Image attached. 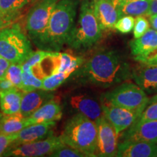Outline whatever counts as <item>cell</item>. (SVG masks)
<instances>
[{"label":"cell","instance_id":"30bf717a","mask_svg":"<svg viewBox=\"0 0 157 157\" xmlns=\"http://www.w3.org/2000/svg\"><path fill=\"white\" fill-rule=\"evenodd\" d=\"M97 125V148L95 156L101 157L117 156L119 135L114 127L102 116L95 121Z\"/></svg>","mask_w":157,"mask_h":157},{"label":"cell","instance_id":"ffe728a7","mask_svg":"<svg viewBox=\"0 0 157 157\" xmlns=\"http://www.w3.org/2000/svg\"><path fill=\"white\" fill-rule=\"evenodd\" d=\"M33 124L29 117H24L21 113L4 114L0 119V133L7 135L15 134L23 128Z\"/></svg>","mask_w":157,"mask_h":157},{"label":"cell","instance_id":"e575fe53","mask_svg":"<svg viewBox=\"0 0 157 157\" xmlns=\"http://www.w3.org/2000/svg\"><path fill=\"white\" fill-rule=\"evenodd\" d=\"M11 63L8 61L7 59L0 56V78H5L6 72L8 69Z\"/></svg>","mask_w":157,"mask_h":157},{"label":"cell","instance_id":"ab89813d","mask_svg":"<svg viewBox=\"0 0 157 157\" xmlns=\"http://www.w3.org/2000/svg\"><path fill=\"white\" fill-rule=\"evenodd\" d=\"M156 101H157V93L154 96H153L151 98H150V99H149L148 104L154 103V102H156Z\"/></svg>","mask_w":157,"mask_h":157},{"label":"cell","instance_id":"2e32d148","mask_svg":"<svg viewBox=\"0 0 157 157\" xmlns=\"http://www.w3.org/2000/svg\"><path fill=\"white\" fill-rule=\"evenodd\" d=\"M117 157H157V143L143 141H121Z\"/></svg>","mask_w":157,"mask_h":157},{"label":"cell","instance_id":"8d00e7d4","mask_svg":"<svg viewBox=\"0 0 157 157\" xmlns=\"http://www.w3.org/2000/svg\"><path fill=\"white\" fill-rule=\"evenodd\" d=\"M157 14V0H151L150 6H149V9L148 13L146 16H151L153 15Z\"/></svg>","mask_w":157,"mask_h":157},{"label":"cell","instance_id":"d6986e66","mask_svg":"<svg viewBox=\"0 0 157 157\" xmlns=\"http://www.w3.org/2000/svg\"><path fill=\"white\" fill-rule=\"evenodd\" d=\"M63 110L61 105L54 98L42 105L32 115L29 117L31 122L34 124L50 122L59 121L62 118Z\"/></svg>","mask_w":157,"mask_h":157},{"label":"cell","instance_id":"7a4b0ae2","mask_svg":"<svg viewBox=\"0 0 157 157\" xmlns=\"http://www.w3.org/2000/svg\"><path fill=\"white\" fill-rule=\"evenodd\" d=\"M78 5V0H60L57 2L38 48L58 52L67 43L75 25Z\"/></svg>","mask_w":157,"mask_h":157},{"label":"cell","instance_id":"f35d334b","mask_svg":"<svg viewBox=\"0 0 157 157\" xmlns=\"http://www.w3.org/2000/svg\"><path fill=\"white\" fill-rule=\"evenodd\" d=\"M129 1H132V0H112L113 3L114 4V5L116 7H118L119 5H121V4L127 2H129Z\"/></svg>","mask_w":157,"mask_h":157},{"label":"cell","instance_id":"d590c367","mask_svg":"<svg viewBox=\"0 0 157 157\" xmlns=\"http://www.w3.org/2000/svg\"><path fill=\"white\" fill-rule=\"evenodd\" d=\"M14 88L16 87L8 79H7L5 77L0 78V93L8 91V90L14 89Z\"/></svg>","mask_w":157,"mask_h":157},{"label":"cell","instance_id":"4dcf8cb0","mask_svg":"<svg viewBox=\"0 0 157 157\" xmlns=\"http://www.w3.org/2000/svg\"><path fill=\"white\" fill-rule=\"evenodd\" d=\"M148 105V106L146 107V109L143 110V112L140 113L136 122L157 120V101Z\"/></svg>","mask_w":157,"mask_h":157},{"label":"cell","instance_id":"9c48e42d","mask_svg":"<svg viewBox=\"0 0 157 157\" xmlns=\"http://www.w3.org/2000/svg\"><path fill=\"white\" fill-rule=\"evenodd\" d=\"M103 109V116L114 127L118 135L124 132L136 122L140 115V112L117 106L103 98L100 99Z\"/></svg>","mask_w":157,"mask_h":157},{"label":"cell","instance_id":"60d3db41","mask_svg":"<svg viewBox=\"0 0 157 157\" xmlns=\"http://www.w3.org/2000/svg\"><path fill=\"white\" fill-rule=\"evenodd\" d=\"M3 117V113H0V119H2V117Z\"/></svg>","mask_w":157,"mask_h":157},{"label":"cell","instance_id":"6da1fadb","mask_svg":"<svg viewBox=\"0 0 157 157\" xmlns=\"http://www.w3.org/2000/svg\"><path fill=\"white\" fill-rule=\"evenodd\" d=\"M81 73L85 81L105 89L132 78L129 63L116 51L108 50L98 51L93 55L84 64Z\"/></svg>","mask_w":157,"mask_h":157},{"label":"cell","instance_id":"277c9868","mask_svg":"<svg viewBox=\"0 0 157 157\" xmlns=\"http://www.w3.org/2000/svg\"><path fill=\"white\" fill-rule=\"evenodd\" d=\"M102 35L103 31L94 13L93 0H83L77 23L74 25L66 44L75 50H85L98 43Z\"/></svg>","mask_w":157,"mask_h":157},{"label":"cell","instance_id":"d4e9b609","mask_svg":"<svg viewBox=\"0 0 157 157\" xmlns=\"http://www.w3.org/2000/svg\"><path fill=\"white\" fill-rule=\"evenodd\" d=\"M22 73L23 69L21 64L11 63L6 72L5 78L15 87L21 90L22 87Z\"/></svg>","mask_w":157,"mask_h":157},{"label":"cell","instance_id":"7402d4cb","mask_svg":"<svg viewBox=\"0 0 157 157\" xmlns=\"http://www.w3.org/2000/svg\"><path fill=\"white\" fill-rule=\"evenodd\" d=\"M151 0H132L127 2L117 7L119 17L131 15L137 17L139 15L146 16L148 13Z\"/></svg>","mask_w":157,"mask_h":157},{"label":"cell","instance_id":"44dd1931","mask_svg":"<svg viewBox=\"0 0 157 157\" xmlns=\"http://www.w3.org/2000/svg\"><path fill=\"white\" fill-rule=\"evenodd\" d=\"M22 91L14 88L0 93V108L3 114L21 113Z\"/></svg>","mask_w":157,"mask_h":157},{"label":"cell","instance_id":"e0dca14e","mask_svg":"<svg viewBox=\"0 0 157 157\" xmlns=\"http://www.w3.org/2000/svg\"><path fill=\"white\" fill-rule=\"evenodd\" d=\"M54 96L50 91L42 89L29 92H22L21 103V113L24 117H29L50 100Z\"/></svg>","mask_w":157,"mask_h":157},{"label":"cell","instance_id":"74e56055","mask_svg":"<svg viewBox=\"0 0 157 157\" xmlns=\"http://www.w3.org/2000/svg\"><path fill=\"white\" fill-rule=\"evenodd\" d=\"M148 21L153 29L157 31V14L153 15L148 17Z\"/></svg>","mask_w":157,"mask_h":157},{"label":"cell","instance_id":"f1b7e54d","mask_svg":"<svg viewBox=\"0 0 157 157\" xmlns=\"http://www.w3.org/2000/svg\"><path fill=\"white\" fill-rule=\"evenodd\" d=\"M150 29V23L144 15H139L135 18L133 36L135 39L140 38Z\"/></svg>","mask_w":157,"mask_h":157},{"label":"cell","instance_id":"cb8c5ba5","mask_svg":"<svg viewBox=\"0 0 157 157\" xmlns=\"http://www.w3.org/2000/svg\"><path fill=\"white\" fill-rule=\"evenodd\" d=\"M42 79L34 75L31 72L23 71L22 73V92H29L34 90L42 89Z\"/></svg>","mask_w":157,"mask_h":157},{"label":"cell","instance_id":"1f68e13d","mask_svg":"<svg viewBox=\"0 0 157 157\" xmlns=\"http://www.w3.org/2000/svg\"><path fill=\"white\" fill-rule=\"evenodd\" d=\"M15 134L7 135L0 133V156L8 149L15 141Z\"/></svg>","mask_w":157,"mask_h":157},{"label":"cell","instance_id":"4fadbf2b","mask_svg":"<svg viewBox=\"0 0 157 157\" xmlns=\"http://www.w3.org/2000/svg\"><path fill=\"white\" fill-rule=\"evenodd\" d=\"M131 77L147 94L157 93V65L140 63L132 68Z\"/></svg>","mask_w":157,"mask_h":157},{"label":"cell","instance_id":"4316f807","mask_svg":"<svg viewBox=\"0 0 157 157\" xmlns=\"http://www.w3.org/2000/svg\"><path fill=\"white\" fill-rule=\"evenodd\" d=\"M52 51L48 50H37L36 52H32L28 57V58L21 63V67L23 71L31 72V69L34 66L39 64L44 58L50 55Z\"/></svg>","mask_w":157,"mask_h":157},{"label":"cell","instance_id":"ba28073f","mask_svg":"<svg viewBox=\"0 0 157 157\" xmlns=\"http://www.w3.org/2000/svg\"><path fill=\"white\" fill-rule=\"evenodd\" d=\"M60 137L51 136L35 142L12 147L4 153L2 156L37 157L50 156L57 149L65 146Z\"/></svg>","mask_w":157,"mask_h":157},{"label":"cell","instance_id":"603a6c76","mask_svg":"<svg viewBox=\"0 0 157 157\" xmlns=\"http://www.w3.org/2000/svg\"><path fill=\"white\" fill-rule=\"evenodd\" d=\"M72 74L73 73L71 72H62L46 76L42 79V89L46 91H54L63 84Z\"/></svg>","mask_w":157,"mask_h":157},{"label":"cell","instance_id":"d6a6232c","mask_svg":"<svg viewBox=\"0 0 157 157\" xmlns=\"http://www.w3.org/2000/svg\"><path fill=\"white\" fill-rule=\"evenodd\" d=\"M18 15L10 14L0 10V30L13 25Z\"/></svg>","mask_w":157,"mask_h":157},{"label":"cell","instance_id":"7c38bea8","mask_svg":"<svg viewBox=\"0 0 157 157\" xmlns=\"http://www.w3.org/2000/svg\"><path fill=\"white\" fill-rule=\"evenodd\" d=\"M56 124L55 121H50L34 124L25 127L20 132L15 133V141L9 148L24 143L43 140L51 136V131Z\"/></svg>","mask_w":157,"mask_h":157},{"label":"cell","instance_id":"3957f363","mask_svg":"<svg viewBox=\"0 0 157 157\" xmlns=\"http://www.w3.org/2000/svg\"><path fill=\"white\" fill-rule=\"evenodd\" d=\"M97 135L95 121L76 113L67 121L60 137L65 144L77 149L86 156H96Z\"/></svg>","mask_w":157,"mask_h":157},{"label":"cell","instance_id":"8fae6325","mask_svg":"<svg viewBox=\"0 0 157 157\" xmlns=\"http://www.w3.org/2000/svg\"><path fill=\"white\" fill-rule=\"evenodd\" d=\"M66 103L75 113L85 116L93 121H96L103 116L101 101L87 93H76L68 96Z\"/></svg>","mask_w":157,"mask_h":157},{"label":"cell","instance_id":"52a82bcc","mask_svg":"<svg viewBox=\"0 0 157 157\" xmlns=\"http://www.w3.org/2000/svg\"><path fill=\"white\" fill-rule=\"evenodd\" d=\"M59 0H40L29 10L25 28L37 47L44 36L49 20Z\"/></svg>","mask_w":157,"mask_h":157},{"label":"cell","instance_id":"836d02e7","mask_svg":"<svg viewBox=\"0 0 157 157\" xmlns=\"http://www.w3.org/2000/svg\"><path fill=\"white\" fill-rule=\"evenodd\" d=\"M138 63H141L148 64V65H157V50L155 52H152L151 54L148 55V56L144 58H138L135 60Z\"/></svg>","mask_w":157,"mask_h":157},{"label":"cell","instance_id":"83f0119b","mask_svg":"<svg viewBox=\"0 0 157 157\" xmlns=\"http://www.w3.org/2000/svg\"><path fill=\"white\" fill-rule=\"evenodd\" d=\"M134 25V17L131 15H124L118 19L114 25V29L121 34H128L133 30Z\"/></svg>","mask_w":157,"mask_h":157},{"label":"cell","instance_id":"8992f818","mask_svg":"<svg viewBox=\"0 0 157 157\" xmlns=\"http://www.w3.org/2000/svg\"><path fill=\"white\" fill-rule=\"evenodd\" d=\"M101 98L117 106L142 113L148 105L149 98L137 84L125 81Z\"/></svg>","mask_w":157,"mask_h":157},{"label":"cell","instance_id":"5bb4252c","mask_svg":"<svg viewBox=\"0 0 157 157\" xmlns=\"http://www.w3.org/2000/svg\"><path fill=\"white\" fill-rule=\"evenodd\" d=\"M122 141H143L157 143V120L136 122L124 131Z\"/></svg>","mask_w":157,"mask_h":157},{"label":"cell","instance_id":"ac0fdd59","mask_svg":"<svg viewBox=\"0 0 157 157\" xmlns=\"http://www.w3.org/2000/svg\"><path fill=\"white\" fill-rule=\"evenodd\" d=\"M129 48L135 60L151 54L157 50V31L149 29L140 38L131 41Z\"/></svg>","mask_w":157,"mask_h":157},{"label":"cell","instance_id":"5b68a950","mask_svg":"<svg viewBox=\"0 0 157 157\" xmlns=\"http://www.w3.org/2000/svg\"><path fill=\"white\" fill-rule=\"evenodd\" d=\"M33 52L30 41L14 24L0 30V56L11 63L24 62Z\"/></svg>","mask_w":157,"mask_h":157},{"label":"cell","instance_id":"f546056e","mask_svg":"<svg viewBox=\"0 0 157 157\" xmlns=\"http://www.w3.org/2000/svg\"><path fill=\"white\" fill-rule=\"evenodd\" d=\"M50 156L53 157H84L86 156L83 153L71 147L65 145L57 149L53 153L50 154Z\"/></svg>","mask_w":157,"mask_h":157},{"label":"cell","instance_id":"484cf974","mask_svg":"<svg viewBox=\"0 0 157 157\" xmlns=\"http://www.w3.org/2000/svg\"><path fill=\"white\" fill-rule=\"evenodd\" d=\"M29 0H0V10L10 14L19 15Z\"/></svg>","mask_w":157,"mask_h":157},{"label":"cell","instance_id":"9a60e30c","mask_svg":"<svg viewBox=\"0 0 157 157\" xmlns=\"http://www.w3.org/2000/svg\"><path fill=\"white\" fill-rule=\"evenodd\" d=\"M93 9L102 31L114 29L120 17L112 0H93Z\"/></svg>","mask_w":157,"mask_h":157}]
</instances>
